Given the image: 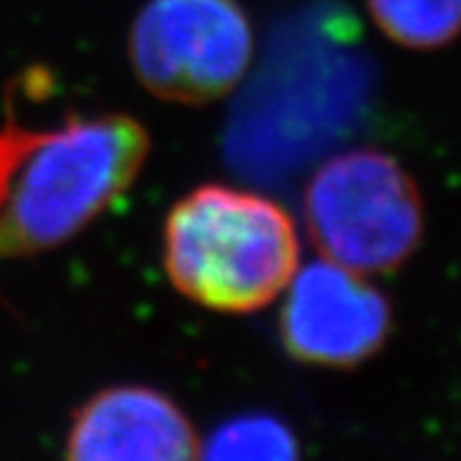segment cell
I'll return each instance as SVG.
<instances>
[{
	"label": "cell",
	"instance_id": "cell-8",
	"mask_svg": "<svg viewBox=\"0 0 461 461\" xmlns=\"http://www.w3.org/2000/svg\"><path fill=\"white\" fill-rule=\"evenodd\" d=\"M205 459H295L300 456L295 433L272 415H241L221 423L200 444Z\"/></svg>",
	"mask_w": 461,
	"mask_h": 461
},
{
	"label": "cell",
	"instance_id": "cell-1",
	"mask_svg": "<svg viewBox=\"0 0 461 461\" xmlns=\"http://www.w3.org/2000/svg\"><path fill=\"white\" fill-rule=\"evenodd\" d=\"M162 257L182 297L215 313H257L295 277L300 236L277 200L208 182L169 208Z\"/></svg>",
	"mask_w": 461,
	"mask_h": 461
},
{
	"label": "cell",
	"instance_id": "cell-3",
	"mask_svg": "<svg viewBox=\"0 0 461 461\" xmlns=\"http://www.w3.org/2000/svg\"><path fill=\"white\" fill-rule=\"evenodd\" d=\"M305 223L323 259L379 275L411 259L423 239L426 211L418 182L393 154L354 149L313 172Z\"/></svg>",
	"mask_w": 461,
	"mask_h": 461
},
{
	"label": "cell",
	"instance_id": "cell-4",
	"mask_svg": "<svg viewBox=\"0 0 461 461\" xmlns=\"http://www.w3.org/2000/svg\"><path fill=\"white\" fill-rule=\"evenodd\" d=\"M251 57L254 29L239 0H149L129 33L136 80L180 105L226 98Z\"/></svg>",
	"mask_w": 461,
	"mask_h": 461
},
{
	"label": "cell",
	"instance_id": "cell-9",
	"mask_svg": "<svg viewBox=\"0 0 461 461\" xmlns=\"http://www.w3.org/2000/svg\"><path fill=\"white\" fill-rule=\"evenodd\" d=\"M47 136L50 129H32L16 121L0 126V208L11 193V185L16 180L21 165Z\"/></svg>",
	"mask_w": 461,
	"mask_h": 461
},
{
	"label": "cell",
	"instance_id": "cell-6",
	"mask_svg": "<svg viewBox=\"0 0 461 461\" xmlns=\"http://www.w3.org/2000/svg\"><path fill=\"white\" fill-rule=\"evenodd\" d=\"M65 441V456L75 461L198 459L203 444L190 415L147 384H113L87 397Z\"/></svg>",
	"mask_w": 461,
	"mask_h": 461
},
{
	"label": "cell",
	"instance_id": "cell-7",
	"mask_svg": "<svg viewBox=\"0 0 461 461\" xmlns=\"http://www.w3.org/2000/svg\"><path fill=\"white\" fill-rule=\"evenodd\" d=\"M377 29L397 47L444 50L461 36V0H366Z\"/></svg>",
	"mask_w": 461,
	"mask_h": 461
},
{
	"label": "cell",
	"instance_id": "cell-2",
	"mask_svg": "<svg viewBox=\"0 0 461 461\" xmlns=\"http://www.w3.org/2000/svg\"><path fill=\"white\" fill-rule=\"evenodd\" d=\"M151 139L131 115L69 118L33 149L0 208V257H33L75 239L139 180Z\"/></svg>",
	"mask_w": 461,
	"mask_h": 461
},
{
	"label": "cell",
	"instance_id": "cell-5",
	"mask_svg": "<svg viewBox=\"0 0 461 461\" xmlns=\"http://www.w3.org/2000/svg\"><path fill=\"white\" fill-rule=\"evenodd\" d=\"M393 330V305L364 275L330 259L297 267L285 287L280 333L303 364L351 369L372 359Z\"/></svg>",
	"mask_w": 461,
	"mask_h": 461
}]
</instances>
